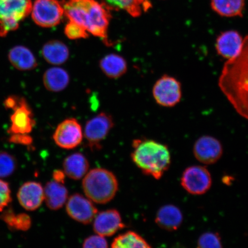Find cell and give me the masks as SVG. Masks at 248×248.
<instances>
[{"label":"cell","mask_w":248,"mask_h":248,"mask_svg":"<svg viewBox=\"0 0 248 248\" xmlns=\"http://www.w3.org/2000/svg\"><path fill=\"white\" fill-rule=\"evenodd\" d=\"M52 176H53L54 181L64 184L66 174H65L63 170H54Z\"/></svg>","instance_id":"obj_34"},{"label":"cell","mask_w":248,"mask_h":248,"mask_svg":"<svg viewBox=\"0 0 248 248\" xmlns=\"http://www.w3.org/2000/svg\"><path fill=\"white\" fill-rule=\"evenodd\" d=\"M211 6L213 10L221 16L242 17L245 0H211Z\"/></svg>","instance_id":"obj_24"},{"label":"cell","mask_w":248,"mask_h":248,"mask_svg":"<svg viewBox=\"0 0 248 248\" xmlns=\"http://www.w3.org/2000/svg\"><path fill=\"white\" fill-rule=\"evenodd\" d=\"M69 73L62 68H49L43 77V82L46 89L54 93L64 91L70 83Z\"/></svg>","instance_id":"obj_23"},{"label":"cell","mask_w":248,"mask_h":248,"mask_svg":"<svg viewBox=\"0 0 248 248\" xmlns=\"http://www.w3.org/2000/svg\"><path fill=\"white\" fill-rule=\"evenodd\" d=\"M153 95L160 106L170 108L177 105L182 98V86L174 77L164 75L153 87Z\"/></svg>","instance_id":"obj_10"},{"label":"cell","mask_w":248,"mask_h":248,"mask_svg":"<svg viewBox=\"0 0 248 248\" xmlns=\"http://www.w3.org/2000/svg\"><path fill=\"white\" fill-rule=\"evenodd\" d=\"M64 34L71 40L86 39L89 36V33L84 28L70 20L64 28Z\"/></svg>","instance_id":"obj_30"},{"label":"cell","mask_w":248,"mask_h":248,"mask_svg":"<svg viewBox=\"0 0 248 248\" xmlns=\"http://www.w3.org/2000/svg\"><path fill=\"white\" fill-rule=\"evenodd\" d=\"M5 107L14 110L11 117L9 133L29 135L32 131L35 122L32 111L24 98L14 96L9 97L5 101Z\"/></svg>","instance_id":"obj_6"},{"label":"cell","mask_w":248,"mask_h":248,"mask_svg":"<svg viewBox=\"0 0 248 248\" xmlns=\"http://www.w3.org/2000/svg\"><path fill=\"white\" fill-rule=\"evenodd\" d=\"M90 164L88 159L82 153L71 154L63 161V170L66 176L76 180L82 179L89 170Z\"/></svg>","instance_id":"obj_18"},{"label":"cell","mask_w":248,"mask_h":248,"mask_svg":"<svg viewBox=\"0 0 248 248\" xmlns=\"http://www.w3.org/2000/svg\"><path fill=\"white\" fill-rule=\"evenodd\" d=\"M82 188L85 196L93 202L107 204L115 197L119 190V182L110 170L95 168L89 170L83 177Z\"/></svg>","instance_id":"obj_4"},{"label":"cell","mask_w":248,"mask_h":248,"mask_svg":"<svg viewBox=\"0 0 248 248\" xmlns=\"http://www.w3.org/2000/svg\"><path fill=\"white\" fill-rule=\"evenodd\" d=\"M105 1L108 7L125 11L134 17L140 16L142 12H147L151 7L148 0H105Z\"/></svg>","instance_id":"obj_25"},{"label":"cell","mask_w":248,"mask_h":248,"mask_svg":"<svg viewBox=\"0 0 248 248\" xmlns=\"http://www.w3.org/2000/svg\"><path fill=\"white\" fill-rule=\"evenodd\" d=\"M32 8V0H0V37L16 30Z\"/></svg>","instance_id":"obj_5"},{"label":"cell","mask_w":248,"mask_h":248,"mask_svg":"<svg viewBox=\"0 0 248 248\" xmlns=\"http://www.w3.org/2000/svg\"><path fill=\"white\" fill-rule=\"evenodd\" d=\"M197 247L202 248H222L221 237L218 232H204L198 238Z\"/></svg>","instance_id":"obj_28"},{"label":"cell","mask_w":248,"mask_h":248,"mask_svg":"<svg viewBox=\"0 0 248 248\" xmlns=\"http://www.w3.org/2000/svg\"><path fill=\"white\" fill-rule=\"evenodd\" d=\"M64 15L81 26L89 34L110 45L108 30L110 19L108 6L96 0H67L63 4Z\"/></svg>","instance_id":"obj_2"},{"label":"cell","mask_w":248,"mask_h":248,"mask_svg":"<svg viewBox=\"0 0 248 248\" xmlns=\"http://www.w3.org/2000/svg\"><path fill=\"white\" fill-rule=\"evenodd\" d=\"M102 72L111 79L122 77L128 70V64L122 56L110 54L105 56L99 63Z\"/></svg>","instance_id":"obj_22"},{"label":"cell","mask_w":248,"mask_h":248,"mask_svg":"<svg viewBox=\"0 0 248 248\" xmlns=\"http://www.w3.org/2000/svg\"><path fill=\"white\" fill-rule=\"evenodd\" d=\"M10 141L16 144L28 145L32 143V139L29 134H14L12 135Z\"/></svg>","instance_id":"obj_33"},{"label":"cell","mask_w":248,"mask_h":248,"mask_svg":"<svg viewBox=\"0 0 248 248\" xmlns=\"http://www.w3.org/2000/svg\"><path fill=\"white\" fill-rule=\"evenodd\" d=\"M42 55L48 63L60 66L69 60V47L60 40H53L46 42L42 49Z\"/></svg>","instance_id":"obj_20"},{"label":"cell","mask_w":248,"mask_h":248,"mask_svg":"<svg viewBox=\"0 0 248 248\" xmlns=\"http://www.w3.org/2000/svg\"><path fill=\"white\" fill-rule=\"evenodd\" d=\"M95 234L107 237L112 236L125 227L122 216L116 209H108L98 212L93 221Z\"/></svg>","instance_id":"obj_14"},{"label":"cell","mask_w":248,"mask_h":248,"mask_svg":"<svg viewBox=\"0 0 248 248\" xmlns=\"http://www.w3.org/2000/svg\"><path fill=\"white\" fill-rule=\"evenodd\" d=\"M45 201L52 210H58L66 204L69 198V192L66 186L55 181L46 184L44 188Z\"/></svg>","instance_id":"obj_19"},{"label":"cell","mask_w":248,"mask_h":248,"mask_svg":"<svg viewBox=\"0 0 248 248\" xmlns=\"http://www.w3.org/2000/svg\"><path fill=\"white\" fill-rule=\"evenodd\" d=\"M184 216L181 209L173 204H166L158 210L155 222L160 228L169 232L177 231L181 227Z\"/></svg>","instance_id":"obj_17"},{"label":"cell","mask_w":248,"mask_h":248,"mask_svg":"<svg viewBox=\"0 0 248 248\" xmlns=\"http://www.w3.org/2000/svg\"><path fill=\"white\" fill-rule=\"evenodd\" d=\"M219 86L237 112L248 120V35L239 53L226 62Z\"/></svg>","instance_id":"obj_1"},{"label":"cell","mask_w":248,"mask_h":248,"mask_svg":"<svg viewBox=\"0 0 248 248\" xmlns=\"http://www.w3.org/2000/svg\"><path fill=\"white\" fill-rule=\"evenodd\" d=\"M11 201V193L9 185L7 182L0 180V212L7 206Z\"/></svg>","instance_id":"obj_32"},{"label":"cell","mask_w":248,"mask_h":248,"mask_svg":"<svg viewBox=\"0 0 248 248\" xmlns=\"http://www.w3.org/2000/svg\"><path fill=\"white\" fill-rule=\"evenodd\" d=\"M244 39L235 30L225 31L219 34L216 39V48L221 57L231 60L239 53L243 46Z\"/></svg>","instance_id":"obj_15"},{"label":"cell","mask_w":248,"mask_h":248,"mask_svg":"<svg viewBox=\"0 0 248 248\" xmlns=\"http://www.w3.org/2000/svg\"><path fill=\"white\" fill-rule=\"evenodd\" d=\"M1 219L15 230L27 231L31 226L30 217L26 214L16 215L12 211L8 210L1 216Z\"/></svg>","instance_id":"obj_27"},{"label":"cell","mask_w":248,"mask_h":248,"mask_svg":"<svg viewBox=\"0 0 248 248\" xmlns=\"http://www.w3.org/2000/svg\"><path fill=\"white\" fill-rule=\"evenodd\" d=\"M17 198L24 209L35 211L39 208L45 201L44 188L39 183L27 182L20 187Z\"/></svg>","instance_id":"obj_16"},{"label":"cell","mask_w":248,"mask_h":248,"mask_svg":"<svg viewBox=\"0 0 248 248\" xmlns=\"http://www.w3.org/2000/svg\"><path fill=\"white\" fill-rule=\"evenodd\" d=\"M131 159L144 174L159 180L169 169L171 155L166 144L147 139H135Z\"/></svg>","instance_id":"obj_3"},{"label":"cell","mask_w":248,"mask_h":248,"mask_svg":"<svg viewBox=\"0 0 248 248\" xmlns=\"http://www.w3.org/2000/svg\"><path fill=\"white\" fill-rule=\"evenodd\" d=\"M223 147L218 139L211 136H203L197 140L193 147L195 158L204 165L215 164L221 159Z\"/></svg>","instance_id":"obj_13"},{"label":"cell","mask_w":248,"mask_h":248,"mask_svg":"<svg viewBox=\"0 0 248 248\" xmlns=\"http://www.w3.org/2000/svg\"><path fill=\"white\" fill-rule=\"evenodd\" d=\"M65 205L70 218L82 224H91L98 212L94 202L85 195L78 193L71 195Z\"/></svg>","instance_id":"obj_12"},{"label":"cell","mask_w":248,"mask_h":248,"mask_svg":"<svg viewBox=\"0 0 248 248\" xmlns=\"http://www.w3.org/2000/svg\"><path fill=\"white\" fill-rule=\"evenodd\" d=\"M112 117L107 113H100L86 123L83 136L92 150H99L102 142L107 138L114 126Z\"/></svg>","instance_id":"obj_8"},{"label":"cell","mask_w":248,"mask_h":248,"mask_svg":"<svg viewBox=\"0 0 248 248\" xmlns=\"http://www.w3.org/2000/svg\"><path fill=\"white\" fill-rule=\"evenodd\" d=\"M181 185L188 193L194 195L206 194L212 185V178L209 170L202 166L187 167L183 172Z\"/></svg>","instance_id":"obj_9"},{"label":"cell","mask_w":248,"mask_h":248,"mask_svg":"<svg viewBox=\"0 0 248 248\" xmlns=\"http://www.w3.org/2000/svg\"><path fill=\"white\" fill-rule=\"evenodd\" d=\"M31 14L34 23L43 28L58 26L64 14L63 5L58 0H35Z\"/></svg>","instance_id":"obj_7"},{"label":"cell","mask_w":248,"mask_h":248,"mask_svg":"<svg viewBox=\"0 0 248 248\" xmlns=\"http://www.w3.org/2000/svg\"><path fill=\"white\" fill-rule=\"evenodd\" d=\"M113 248H149L151 246L140 235L133 231H127L117 236L111 243Z\"/></svg>","instance_id":"obj_26"},{"label":"cell","mask_w":248,"mask_h":248,"mask_svg":"<svg viewBox=\"0 0 248 248\" xmlns=\"http://www.w3.org/2000/svg\"><path fill=\"white\" fill-rule=\"evenodd\" d=\"M108 247L106 238L102 235L95 234L86 238L83 241V248H106Z\"/></svg>","instance_id":"obj_31"},{"label":"cell","mask_w":248,"mask_h":248,"mask_svg":"<svg viewBox=\"0 0 248 248\" xmlns=\"http://www.w3.org/2000/svg\"><path fill=\"white\" fill-rule=\"evenodd\" d=\"M8 58L12 66L18 70H31L38 66L35 56L24 46H14L9 51Z\"/></svg>","instance_id":"obj_21"},{"label":"cell","mask_w":248,"mask_h":248,"mask_svg":"<svg viewBox=\"0 0 248 248\" xmlns=\"http://www.w3.org/2000/svg\"><path fill=\"white\" fill-rule=\"evenodd\" d=\"M16 166V160L12 155L5 152L0 153V178L11 175L15 171Z\"/></svg>","instance_id":"obj_29"},{"label":"cell","mask_w":248,"mask_h":248,"mask_svg":"<svg viewBox=\"0 0 248 248\" xmlns=\"http://www.w3.org/2000/svg\"><path fill=\"white\" fill-rule=\"evenodd\" d=\"M83 131L76 119L64 120L56 128L53 135L55 143L64 150H73L82 143Z\"/></svg>","instance_id":"obj_11"}]
</instances>
